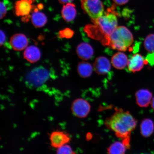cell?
<instances>
[{
    "label": "cell",
    "mask_w": 154,
    "mask_h": 154,
    "mask_svg": "<svg viewBox=\"0 0 154 154\" xmlns=\"http://www.w3.org/2000/svg\"><path fill=\"white\" fill-rule=\"evenodd\" d=\"M105 124L109 129L115 132L128 149L130 147V136L137 126V121L129 112L120 108L115 109L112 115L105 120Z\"/></svg>",
    "instance_id": "1"
},
{
    "label": "cell",
    "mask_w": 154,
    "mask_h": 154,
    "mask_svg": "<svg viewBox=\"0 0 154 154\" xmlns=\"http://www.w3.org/2000/svg\"><path fill=\"white\" fill-rule=\"evenodd\" d=\"M134 37L129 30L124 26H117L110 35L102 40L103 45L113 49L125 51L131 45Z\"/></svg>",
    "instance_id": "2"
},
{
    "label": "cell",
    "mask_w": 154,
    "mask_h": 154,
    "mask_svg": "<svg viewBox=\"0 0 154 154\" xmlns=\"http://www.w3.org/2000/svg\"><path fill=\"white\" fill-rule=\"evenodd\" d=\"M115 13L112 9H108L101 17L93 20L95 30L104 36L103 38L110 35L117 28L118 21Z\"/></svg>",
    "instance_id": "3"
},
{
    "label": "cell",
    "mask_w": 154,
    "mask_h": 154,
    "mask_svg": "<svg viewBox=\"0 0 154 154\" xmlns=\"http://www.w3.org/2000/svg\"><path fill=\"white\" fill-rule=\"evenodd\" d=\"M81 2L83 10L92 21L103 14L104 7L101 0H81Z\"/></svg>",
    "instance_id": "4"
},
{
    "label": "cell",
    "mask_w": 154,
    "mask_h": 154,
    "mask_svg": "<svg viewBox=\"0 0 154 154\" xmlns=\"http://www.w3.org/2000/svg\"><path fill=\"white\" fill-rule=\"evenodd\" d=\"M91 106L86 100L81 98L73 101L72 105V110L75 116L80 118H84L89 114Z\"/></svg>",
    "instance_id": "5"
},
{
    "label": "cell",
    "mask_w": 154,
    "mask_h": 154,
    "mask_svg": "<svg viewBox=\"0 0 154 154\" xmlns=\"http://www.w3.org/2000/svg\"><path fill=\"white\" fill-rule=\"evenodd\" d=\"M71 140L69 134L62 131H54L50 135L51 146L55 149L69 143Z\"/></svg>",
    "instance_id": "6"
},
{
    "label": "cell",
    "mask_w": 154,
    "mask_h": 154,
    "mask_svg": "<svg viewBox=\"0 0 154 154\" xmlns=\"http://www.w3.org/2000/svg\"><path fill=\"white\" fill-rule=\"evenodd\" d=\"M33 0H19L15 3V14L18 16H27L34 9Z\"/></svg>",
    "instance_id": "7"
},
{
    "label": "cell",
    "mask_w": 154,
    "mask_h": 154,
    "mask_svg": "<svg viewBox=\"0 0 154 154\" xmlns=\"http://www.w3.org/2000/svg\"><path fill=\"white\" fill-rule=\"evenodd\" d=\"M49 72L47 69L42 66L36 67L30 72L28 76L29 81L36 83L45 81L49 77Z\"/></svg>",
    "instance_id": "8"
},
{
    "label": "cell",
    "mask_w": 154,
    "mask_h": 154,
    "mask_svg": "<svg viewBox=\"0 0 154 154\" xmlns=\"http://www.w3.org/2000/svg\"><path fill=\"white\" fill-rule=\"evenodd\" d=\"M94 70L98 74H106L111 70L110 63L106 57H99L96 59L94 63Z\"/></svg>",
    "instance_id": "9"
},
{
    "label": "cell",
    "mask_w": 154,
    "mask_h": 154,
    "mask_svg": "<svg viewBox=\"0 0 154 154\" xmlns=\"http://www.w3.org/2000/svg\"><path fill=\"white\" fill-rule=\"evenodd\" d=\"M137 103L142 107H147L151 104L152 99V94L149 90L140 89L135 94Z\"/></svg>",
    "instance_id": "10"
},
{
    "label": "cell",
    "mask_w": 154,
    "mask_h": 154,
    "mask_svg": "<svg viewBox=\"0 0 154 154\" xmlns=\"http://www.w3.org/2000/svg\"><path fill=\"white\" fill-rule=\"evenodd\" d=\"M11 45L16 51H22L27 47L28 41L26 35L22 34H17L13 35L10 39Z\"/></svg>",
    "instance_id": "11"
},
{
    "label": "cell",
    "mask_w": 154,
    "mask_h": 154,
    "mask_svg": "<svg viewBox=\"0 0 154 154\" xmlns=\"http://www.w3.org/2000/svg\"><path fill=\"white\" fill-rule=\"evenodd\" d=\"M145 61L143 57L140 54H136L133 55L128 60V70L132 72H139L143 69Z\"/></svg>",
    "instance_id": "12"
},
{
    "label": "cell",
    "mask_w": 154,
    "mask_h": 154,
    "mask_svg": "<svg viewBox=\"0 0 154 154\" xmlns=\"http://www.w3.org/2000/svg\"><path fill=\"white\" fill-rule=\"evenodd\" d=\"M76 53L79 57L85 60L91 59L94 54L93 48L89 44L86 43L79 44L77 48Z\"/></svg>",
    "instance_id": "13"
},
{
    "label": "cell",
    "mask_w": 154,
    "mask_h": 154,
    "mask_svg": "<svg viewBox=\"0 0 154 154\" xmlns=\"http://www.w3.org/2000/svg\"><path fill=\"white\" fill-rule=\"evenodd\" d=\"M24 57L29 62L35 63L39 60L41 57V52L36 46H29L25 50Z\"/></svg>",
    "instance_id": "14"
},
{
    "label": "cell",
    "mask_w": 154,
    "mask_h": 154,
    "mask_svg": "<svg viewBox=\"0 0 154 154\" xmlns=\"http://www.w3.org/2000/svg\"><path fill=\"white\" fill-rule=\"evenodd\" d=\"M128 57L122 52H118L115 54L111 59V63L116 69H123L128 65Z\"/></svg>",
    "instance_id": "15"
},
{
    "label": "cell",
    "mask_w": 154,
    "mask_h": 154,
    "mask_svg": "<svg viewBox=\"0 0 154 154\" xmlns=\"http://www.w3.org/2000/svg\"><path fill=\"white\" fill-rule=\"evenodd\" d=\"M61 14L63 18L67 22L74 20L77 15L75 6L72 3H68L63 5Z\"/></svg>",
    "instance_id": "16"
},
{
    "label": "cell",
    "mask_w": 154,
    "mask_h": 154,
    "mask_svg": "<svg viewBox=\"0 0 154 154\" xmlns=\"http://www.w3.org/2000/svg\"><path fill=\"white\" fill-rule=\"evenodd\" d=\"M32 24L36 28H41L45 26L47 22V16L44 13L35 8L31 15Z\"/></svg>",
    "instance_id": "17"
},
{
    "label": "cell",
    "mask_w": 154,
    "mask_h": 154,
    "mask_svg": "<svg viewBox=\"0 0 154 154\" xmlns=\"http://www.w3.org/2000/svg\"><path fill=\"white\" fill-rule=\"evenodd\" d=\"M140 133L145 137H149L154 131V124L151 119H146L142 121L140 125Z\"/></svg>",
    "instance_id": "18"
},
{
    "label": "cell",
    "mask_w": 154,
    "mask_h": 154,
    "mask_svg": "<svg viewBox=\"0 0 154 154\" xmlns=\"http://www.w3.org/2000/svg\"><path fill=\"white\" fill-rule=\"evenodd\" d=\"M93 68L90 63L82 61L79 63L78 72L80 76L83 78H87L91 75Z\"/></svg>",
    "instance_id": "19"
},
{
    "label": "cell",
    "mask_w": 154,
    "mask_h": 154,
    "mask_svg": "<svg viewBox=\"0 0 154 154\" xmlns=\"http://www.w3.org/2000/svg\"><path fill=\"white\" fill-rule=\"evenodd\" d=\"M128 149L122 142H114L109 146L107 149V153L112 154H124Z\"/></svg>",
    "instance_id": "20"
},
{
    "label": "cell",
    "mask_w": 154,
    "mask_h": 154,
    "mask_svg": "<svg viewBox=\"0 0 154 154\" xmlns=\"http://www.w3.org/2000/svg\"><path fill=\"white\" fill-rule=\"evenodd\" d=\"M144 45L146 51L149 53H154V34H150L146 37Z\"/></svg>",
    "instance_id": "21"
},
{
    "label": "cell",
    "mask_w": 154,
    "mask_h": 154,
    "mask_svg": "<svg viewBox=\"0 0 154 154\" xmlns=\"http://www.w3.org/2000/svg\"><path fill=\"white\" fill-rule=\"evenodd\" d=\"M57 153L58 154H75V153L71 146L66 144L57 148Z\"/></svg>",
    "instance_id": "22"
},
{
    "label": "cell",
    "mask_w": 154,
    "mask_h": 154,
    "mask_svg": "<svg viewBox=\"0 0 154 154\" xmlns=\"http://www.w3.org/2000/svg\"><path fill=\"white\" fill-rule=\"evenodd\" d=\"M74 34V31L70 29L67 28L60 31L58 35L61 38H72Z\"/></svg>",
    "instance_id": "23"
},
{
    "label": "cell",
    "mask_w": 154,
    "mask_h": 154,
    "mask_svg": "<svg viewBox=\"0 0 154 154\" xmlns=\"http://www.w3.org/2000/svg\"><path fill=\"white\" fill-rule=\"evenodd\" d=\"M9 2L7 0H3L1 2V19H3L6 14L8 10V5L7 4Z\"/></svg>",
    "instance_id": "24"
},
{
    "label": "cell",
    "mask_w": 154,
    "mask_h": 154,
    "mask_svg": "<svg viewBox=\"0 0 154 154\" xmlns=\"http://www.w3.org/2000/svg\"><path fill=\"white\" fill-rule=\"evenodd\" d=\"M113 1L117 5H122L126 4L129 0H113Z\"/></svg>",
    "instance_id": "25"
},
{
    "label": "cell",
    "mask_w": 154,
    "mask_h": 154,
    "mask_svg": "<svg viewBox=\"0 0 154 154\" xmlns=\"http://www.w3.org/2000/svg\"><path fill=\"white\" fill-rule=\"evenodd\" d=\"M147 61L151 64H154V53L147 56Z\"/></svg>",
    "instance_id": "26"
},
{
    "label": "cell",
    "mask_w": 154,
    "mask_h": 154,
    "mask_svg": "<svg viewBox=\"0 0 154 154\" xmlns=\"http://www.w3.org/2000/svg\"><path fill=\"white\" fill-rule=\"evenodd\" d=\"M6 40V36L5 34L3 31L1 30V45H3L5 43Z\"/></svg>",
    "instance_id": "27"
},
{
    "label": "cell",
    "mask_w": 154,
    "mask_h": 154,
    "mask_svg": "<svg viewBox=\"0 0 154 154\" xmlns=\"http://www.w3.org/2000/svg\"><path fill=\"white\" fill-rule=\"evenodd\" d=\"M74 0H58L59 2L62 4H66L68 3L72 2Z\"/></svg>",
    "instance_id": "28"
},
{
    "label": "cell",
    "mask_w": 154,
    "mask_h": 154,
    "mask_svg": "<svg viewBox=\"0 0 154 154\" xmlns=\"http://www.w3.org/2000/svg\"><path fill=\"white\" fill-rule=\"evenodd\" d=\"M151 104L152 108L154 110V97L152 99Z\"/></svg>",
    "instance_id": "29"
}]
</instances>
